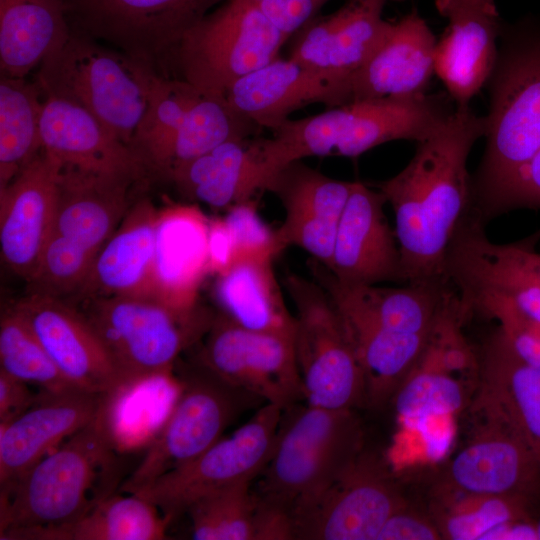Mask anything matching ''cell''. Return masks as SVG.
Segmentation results:
<instances>
[{"instance_id": "83f0119b", "label": "cell", "mask_w": 540, "mask_h": 540, "mask_svg": "<svg viewBox=\"0 0 540 540\" xmlns=\"http://www.w3.org/2000/svg\"><path fill=\"white\" fill-rule=\"evenodd\" d=\"M159 210L147 199L131 206L95 256L75 302L108 296L152 297Z\"/></svg>"}, {"instance_id": "d590c367", "label": "cell", "mask_w": 540, "mask_h": 540, "mask_svg": "<svg viewBox=\"0 0 540 540\" xmlns=\"http://www.w3.org/2000/svg\"><path fill=\"white\" fill-rule=\"evenodd\" d=\"M115 492L45 540H160L170 522L153 503L131 493Z\"/></svg>"}, {"instance_id": "603a6c76", "label": "cell", "mask_w": 540, "mask_h": 540, "mask_svg": "<svg viewBox=\"0 0 540 540\" xmlns=\"http://www.w3.org/2000/svg\"><path fill=\"white\" fill-rule=\"evenodd\" d=\"M388 0H348L325 16H316L292 37L289 58L343 81L358 70L382 42L389 21Z\"/></svg>"}, {"instance_id": "ffe728a7", "label": "cell", "mask_w": 540, "mask_h": 540, "mask_svg": "<svg viewBox=\"0 0 540 540\" xmlns=\"http://www.w3.org/2000/svg\"><path fill=\"white\" fill-rule=\"evenodd\" d=\"M59 173V165L42 150L0 188L1 259L27 281L36 270L52 229Z\"/></svg>"}, {"instance_id": "e575fe53", "label": "cell", "mask_w": 540, "mask_h": 540, "mask_svg": "<svg viewBox=\"0 0 540 540\" xmlns=\"http://www.w3.org/2000/svg\"><path fill=\"white\" fill-rule=\"evenodd\" d=\"M42 94L37 82L1 75L0 188L42 151Z\"/></svg>"}, {"instance_id": "f1b7e54d", "label": "cell", "mask_w": 540, "mask_h": 540, "mask_svg": "<svg viewBox=\"0 0 540 540\" xmlns=\"http://www.w3.org/2000/svg\"><path fill=\"white\" fill-rule=\"evenodd\" d=\"M168 178L189 199L227 210L265 190V170L258 138L226 141L174 167Z\"/></svg>"}, {"instance_id": "d6986e66", "label": "cell", "mask_w": 540, "mask_h": 540, "mask_svg": "<svg viewBox=\"0 0 540 540\" xmlns=\"http://www.w3.org/2000/svg\"><path fill=\"white\" fill-rule=\"evenodd\" d=\"M110 397L79 388L61 393L42 391L24 413L0 424V490L15 483L67 438L98 417Z\"/></svg>"}, {"instance_id": "44dd1931", "label": "cell", "mask_w": 540, "mask_h": 540, "mask_svg": "<svg viewBox=\"0 0 540 540\" xmlns=\"http://www.w3.org/2000/svg\"><path fill=\"white\" fill-rule=\"evenodd\" d=\"M484 425L449 462L438 487L478 495H509L540 506V463L507 427Z\"/></svg>"}, {"instance_id": "52a82bcc", "label": "cell", "mask_w": 540, "mask_h": 540, "mask_svg": "<svg viewBox=\"0 0 540 540\" xmlns=\"http://www.w3.org/2000/svg\"><path fill=\"white\" fill-rule=\"evenodd\" d=\"M485 152L472 199L485 193L540 149V28L509 33L487 82Z\"/></svg>"}, {"instance_id": "7a4b0ae2", "label": "cell", "mask_w": 540, "mask_h": 540, "mask_svg": "<svg viewBox=\"0 0 540 540\" xmlns=\"http://www.w3.org/2000/svg\"><path fill=\"white\" fill-rule=\"evenodd\" d=\"M106 414L107 407L0 490L1 540H45L116 492L119 464Z\"/></svg>"}, {"instance_id": "7dc6e473", "label": "cell", "mask_w": 540, "mask_h": 540, "mask_svg": "<svg viewBox=\"0 0 540 540\" xmlns=\"http://www.w3.org/2000/svg\"><path fill=\"white\" fill-rule=\"evenodd\" d=\"M28 383L0 370V424H5L20 416L39 398Z\"/></svg>"}, {"instance_id": "8992f818", "label": "cell", "mask_w": 540, "mask_h": 540, "mask_svg": "<svg viewBox=\"0 0 540 540\" xmlns=\"http://www.w3.org/2000/svg\"><path fill=\"white\" fill-rule=\"evenodd\" d=\"M153 70L72 30L67 41L40 64L36 82L43 95L78 104L133 148L148 106Z\"/></svg>"}, {"instance_id": "9a60e30c", "label": "cell", "mask_w": 540, "mask_h": 540, "mask_svg": "<svg viewBox=\"0 0 540 540\" xmlns=\"http://www.w3.org/2000/svg\"><path fill=\"white\" fill-rule=\"evenodd\" d=\"M13 308L75 387L106 395L125 389L104 346L75 305L62 298L29 293Z\"/></svg>"}, {"instance_id": "8fae6325", "label": "cell", "mask_w": 540, "mask_h": 540, "mask_svg": "<svg viewBox=\"0 0 540 540\" xmlns=\"http://www.w3.org/2000/svg\"><path fill=\"white\" fill-rule=\"evenodd\" d=\"M71 29L153 68L225 0H63Z\"/></svg>"}, {"instance_id": "8d00e7d4", "label": "cell", "mask_w": 540, "mask_h": 540, "mask_svg": "<svg viewBox=\"0 0 540 540\" xmlns=\"http://www.w3.org/2000/svg\"><path fill=\"white\" fill-rule=\"evenodd\" d=\"M430 515L442 539L482 540L503 523L537 520L540 506L516 496L468 494L437 487Z\"/></svg>"}, {"instance_id": "4316f807", "label": "cell", "mask_w": 540, "mask_h": 540, "mask_svg": "<svg viewBox=\"0 0 540 540\" xmlns=\"http://www.w3.org/2000/svg\"><path fill=\"white\" fill-rule=\"evenodd\" d=\"M209 223L196 205L159 210L152 295L178 310L198 307L200 286L210 274Z\"/></svg>"}, {"instance_id": "7402d4cb", "label": "cell", "mask_w": 540, "mask_h": 540, "mask_svg": "<svg viewBox=\"0 0 540 540\" xmlns=\"http://www.w3.org/2000/svg\"><path fill=\"white\" fill-rule=\"evenodd\" d=\"M386 200L372 186L354 181L337 228L329 271L348 284L405 283Z\"/></svg>"}, {"instance_id": "b9f144b4", "label": "cell", "mask_w": 540, "mask_h": 540, "mask_svg": "<svg viewBox=\"0 0 540 540\" xmlns=\"http://www.w3.org/2000/svg\"><path fill=\"white\" fill-rule=\"evenodd\" d=\"M518 208L540 209V149L522 166L472 201L471 212L483 224Z\"/></svg>"}, {"instance_id": "c3c4849f", "label": "cell", "mask_w": 540, "mask_h": 540, "mask_svg": "<svg viewBox=\"0 0 540 540\" xmlns=\"http://www.w3.org/2000/svg\"><path fill=\"white\" fill-rule=\"evenodd\" d=\"M236 261V252L230 230L224 218L210 220L209 223V264L210 274L226 271Z\"/></svg>"}, {"instance_id": "d6a6232c", "label": "cell", "mask_w": 540, "mask_h": 540, "mask_svg": "<svg viewBox=\"0 0 540 540\" xmlns=\"http://www.w3.org/2000/svg\"><path fill=\"white\" fill-rule=\"evenodd\" d=\"M392 400L399 420L425 442L453 428L452 417L463 408L466 393L452 373L419 359Z\"/></svg>"}, {"instance_id": "816d5d0a", "label": "cell", "mask_w": 540, "mask_h": 540, "mask_svg": "<svg viewBox=\"0 0 540 540\" xmlns=\"http://www.w3.org/2000/svg\"><path fill=\"white\" fill-rule=\"evenodd\" d=\"M536 525H537L538 540H540V515L537 519Z\"/></svg>"}, {"instance_id": "d4e9b609", "label": "cell", "mask_w": 540, "mask_h": 540, "mask_svg": "<svg viewBox=\"0 0 540 540\" xmlns=\"http://www.w3.org/2000/svg\"><path fill=\"white\" fill-rule=\"evenodd\" d=\"M474 408L514 432L540 463V367L523 360L500 328L483 351Z\"/></svg>"}, {"instance_id": "7bdbcfd3", "label": "cell", "mask_w": 540, "mask_h": 540, "mask_svg": "<svg viewBox=\"0 0 540 540\" xmlns=\"http://www.w3.org/2000/svg\"><path fill=\"white\" fill-rule=\"evenodd\" d=\"M223 218L233 238L236 261L243 258L275 259L285 249L276 230L261 218L253 198L233 205Z\"/></svg>"}, {"instance_id": "74e56055", "label": "cell", "mask_w": 540, "mask_h": 540, "mask_svg": "<svg viewBox=\"0 0 540 540\" xmlns=\"http://www.w3.org/2000/svg\"><path fill=\"white\" fill-rule=\"evenodd\" d=\"M244 480L195 499L185 513L196 540H254L256 498Z\"/></svg>"}, {"instance_id": "f907efd6", "label": "cell", "mask_w": 540, "mask_h": 540, "mask_svg": "<svg viewBox=\"0 0 540 540\" xmlns=\"http://www.w3.org/2000/svg\"><path fill=\"white\" fill-rule=\"evenodd\" d=\"M502 332L523 360L540 367V337L523 332Z\"/></svg>"}, {"instance_id": "30bf717a", "label": "cell", "mask_w": 540, "mask_h": 540, "mask_svg": "<svg viewBox=\"0 0 540 540\" xmlns=\"http://www.w3.org/2000/svg\"><path fill=\"white\" fill-rule=\"evenodd\" d=\"M179 393L147 452L118 492L135 494L193 461L222 438L225 429L259 400L220 380L198 363L180 378Z\"/></svg>"}, {"instance_id": "7c38bea8", "label": "cell", "mask_w": 540, "mask_h": 540, "mask_svg": "<svg viewBox=\"0 0 540 540\" xmlns=\"http://www.w3.org/2000/svg\"><path fill=\"white\" fill-rule=\"evenodd\" d=\"M283 410L264 403L233 434L135 494L158 507L171 523L198 497L240 481H253L271 457Z\"/></svg>"}, {"instance_id": "5b68a950", "label": "cell", "mask_w": 540, "mask_h": 540, "mask_svg": "<svg viewBox=\"0 0 540 540\" xmlns=\"http://www.w3.org/2000/svg\"><path fill=\"white\" fill-rule=\"evenodd\" d=\"M77 303L125 389L170 373L180 353L205 336L215 315L200 307L178 310L146 296L94 297Z\"/></svg>"}, {"instance_id": "6da1fadb", "label": "cell", "mask_w": 540, "mask_h": 540, "mask_svg": "<svg viewBox=\"0 0 540 540\" xmlns=\"http://www.w3.org/2000/svg\"><path fill=\"white\" fill-rule=\"evenodd\" d=\"M485 131V116L455 108L399 173L371 184L392 206L406 284L448 282L447 252L472 205L467 160Z\"/></svg>"}, {"instance_id": "9c48e42d", "label": "cell", "mask_w": 540, "mask_h": 540, "mask_svg": "<svg viewBox=\"0 0 540 540\" xmlns=\"http://www.w3.org/2000/svg\"><path fill=\"white\" fill-rule=\"evenodd\" d=\"M283 283L296 310L293 342L305 403L333 410L366 404L363 371L326 291L295 273Z\"/></svg>"}, {"instance_id": "3957f363", "label": "cell", "mask_w": 540, "mask_h": 540, "mask_svg": "<svg viewBox=\"0 0 540 540\" xmlns=\"http://www.w3.org/2000/svg\"><path fill=\"white\" fill-rule=\"evenodd\" d=\"M450 100L448 94L367 99L289 118L271 130V137L258 138L261 158L270 179L306 157L354 158L395 140L420 142L455 110Z\"/></svg>"}, {"instance_id": "5bb4252c", "label": "cell", "mask_w": 540, "mask_h": 540, "mask_svg": "<svg viewBox=\"0 0 540 540\" xmlns=\"http://www.w3.org/2000/svg\"><path fill=\"white\" fill-rule=\"evenodd\" d=\"M406 503L386 469L363 449L338 478L293 519L295 539L376 540Z\"/></svg>"}, {"instance_id": "1f68e13d", "label": "cell", "mask_w": 540, "mask_h": 540, "mask_svg": "<svg viewBox=\"0 0 540 540\" xmlns=\"http://www.w3.org/2000/svg\"><path fill=\"white\" fill-rule=\"evenodd\" d=\"M71 32L63 0H0L1 75L26 77Z\"/></svg>"}, {"instance_id": "f546056e", "label": "cell", "mask_w": 540, "mask_h": 540, "mask_svg": "<svg viewBox=\"0 0 540 540\" xmlns=\"http://www.w3.org/2000/svg\"><path fill=\"white\" fill-rule=\"evenodd\" d=\"M131 185L60 169L50 234L60 235L95 256L128 212Z\"/></svg>"}, {"instance_id": "f35d334b", "label": "cell", "mask_w": 540, "mask_h": 540, "mask_svg": "<svg viewBox=\"0 0 540 540\" xmlns=\"http://www.w3.org/2000/svg\"><path fill=\"white\" fill-rule=\"evenodd\" d=\"M189 83L150 73L148 106L133 148L147 168L169 143L190 107L201 96Z\"/></svg>"}, {"instance_id": "2e32d148", "label": "cell", "mask_w": 540, "mask_h": 540, "mask_svg": "<svg viewBox=\"0 0 540 540\" xmlns=\"http://www.w3.org/2000/svg\"><path fill=\"white\" fill-rule=\"evenodd\" d=\"M43 152L60 169L132 185L147 167L91 113L71 101L44 95L41 114Z\"/></svg>"}, {"instance_id": "277c9868", "label": "cell", "mask_w": 540, "mask_h": 540, "mask_svg": "<svg viewBox=\"0 0 540 540\" xmlns=\"http://www.w3.org/2000/svg\"><path fill=\"white\" fill-rule=\"evenodd\" d=\"M362 437L354 410L307 403L284 409L273 452L254 494L294 519L361 452Z\"/></svg>"}, {"instance_id": "ba28073f", "label": "cell", "mask_w": 540, "mask_h": 540, "mask_svg": "<svg viewBox=\"0 0 540 540\" xmlns=\"http://www.w3.org/2000/svg\"><path fill=\"white\" fill-rule=\"evenodd\" d=\"M288 40L250 0H225L185 34L170 60L175 77L224 98L237 80L279 57Z\"/></svg>"}, {"instance_id": "4dcf8cb0", "label": "cell", "mask_w": 540, "mask_h": 540, "mask_svg": "<svg viewBox=\"0 0 540 540\" xmlns=\"http://www.w3.org/2000/svg\"><path fill=\"white\" fill-rule=\"evenodd\" d=\"M271 258H243L216 275L214 297L238 325L255 331L294 336L295 316L287 307Z\"/></svg>"}, {"instance_id": "ee69618b", "label": "cell", "mask_w": 540, "mask_h": 540, "mask_svg": "<svg viewBox=\"0 0 540 540\" xmlns=\"http://www.w3.org/2000/svg\"><path fill=\"white\" fill-rule=\"evenodd\" d=\"M290 39L330 0H250Z\"/></svg>"}, {"instance_id": "f6af8a7d", "label": "cell", "mask_w": 540, "mask_h": 540, "mask_svg": "<svg viewBox=\"0 0 540 540\" xmlns=\"http://www.w3.org/2000/svg\"><path fill=\"white\" fill-rule=\"evenodd\" d=\"M441 532L431 517L409 508H398L386 521L376 540H438Z\"/></svg>"}, {"instance_id": "ab89813d", "label": "cell", "mask_w": 540, "mask_h": 540, "mask_svg": "<svg viewBox=\"0 0 540 540\" xmlns=\"http://www.w3.org/2000/svg\"><path fill=\"white\" fill-rule=\"evenodd\" d=\"M0 370L50 393L77 388L60 372L13 306L1 316Z\"/></svg>"}, {"instance_id": "681fc988", "label": "cell", "mask_w": 540, "mask_h": 540, "mask_svg": "<svg viewBox=\"0 0 540 540\" xmlns=\"http://www.w3.org/2000/svg\"><path fill=\"white\" fill-rule=\"evenodd\" d=\"M536 522L533 519L509 521L487 532L482 540H538Z\"/></svg>"}, {"instance_id": "836d02e7", "label": "cell", "mask_w": 540, "mask_h": 540, "mask_svg": "<svg viewBox=\"0 0 540 540\" xmlns=\"http://www.w3.org/2000/svg\"><path fill=\"white\" fill-rule=\"evenodd\" d=\"M261 128L236 112L223 97L201 95L151 168L167 177L179 164L234 139L255 137Z\"/></svg>"}, {"instance_id": "ac0fdd59", "label": "cell", "mask_w": 540, "mask_h": 540, "mask_svg": "<svg viewBox=\"0 0 540 540\" xmlns=\"http://www.w3.org/2000/svg\"><path fill=\"white\" fill-rule=\"evenodd\" d=\"M354 181L331 178L293 161L278 169L265 190L274 193L285 211L276 229L284 248L296 246L329 267L340 218Z\"/></svg>"}, {"instance_id": "bcb514c9", "label": "cell", "mask_w": 540, "mask_h": 540, "mask_svg": "<svg viewBox=\"0 0 540 540\" xmlns=\"http://www.w3.org/2000/svg\"><path fill=\"white\" fill-rule=\"evenodd\" d=\"M536 241L532 235L510 244H495L486 236L484 246L494 258L540 284V252L534 249Z\"/></svg>"}, {"instance_id": "e0dca14e", "label": "cell", "mask_w": 540, "mask_h": 540, "mask_svg": "<svg viewBox=\"0 0 540 540\" xmlns=\"http://www.w3.org/2000/svg\"><path fill=\"white\" fill-rule=\"evenodd\" d=\"M447 26L436 42L434 71L456 108L484 87L496 64L501 21L494 0H436Z\"/></svg>"}, {"instance_id": "484cf974", "label": "cell", "mask_w": 540, "mask_h": 540, "mask_svg": "<svg viewBox=\"0 0 540 540\" xmlns=\"http://www.w3.org/2000/svg\"><path fill=\"white\" fill-rule=\"evenodd\" d=\"M224 98L236 112L270 130L309 104H343L340 81L280 56L237 80Z\"/></svg>"}, {"instance_id": "cb8c5ba5", "label": "cell", "mask_w": 540, "mask_h": 540, "mask_svg": "<svg viewBox=\"0 0 540 540\" xmlns=\"http://www.w3.org/2000/svg\"><path fill=\"white\" fill-rule=\"evenodd\" d=\"M436 38L413 11L388 24L370 58L343 81V104L426 94L434 71Z\"/></svg>"}, {"instance_id": "60d3db41", "label": "cell", "mask_w": 540, "mask_h": 540, "mask_svg": "<svg viewBox=\"0 0 540 540\" xmlns=\"http://www.w3.org/2000/svg\"><path fill=\"white\" fill-rule=\"evenodd\" d=\"M95 255L57 234H50L36 270L28 280L29 293L64 299L74 295L84 283Z\"/></svg>"}, {"instance_id": "4fadbf2b", "label": "cell", "mask_w": 540, "mask_h": 540, "mask_svg": "<svg viewBox=\"0 0 540 540\" xmlns=\"http://www.w3.org/2000/svg\"><path fill=\"white\" fill-rule=\"evenodd\" d=\"M198 363L264 403L286 409L304 401L293 337L244 328L219 311L205 334Z\"/></svg>"}]
</instances>
